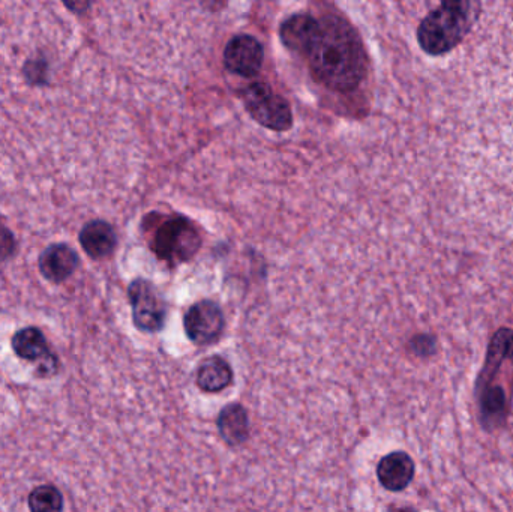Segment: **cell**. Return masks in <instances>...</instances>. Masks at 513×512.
I'll list each match as a JSON object with an SVG mask.
<instances>
[{
    "label": "cell",
    "instance_id": "cell-15",
    "mask_svg": "<svg viewBox=\"0 0 513 512\" xmlns=\"http://www.w3.org/2000/svg\"><path fill=\"white\" fill-rule=\"evenodd\" d=\"M513 356V331L512 329L501 328L495 332L489 343L488 356H486L485 368L480 374V382L492 379L497 373L498 367L504 359Z\"/></svg>",
    "mask_w": 513,
    "mask_h": 512
},
{
    "label": "cell",
    "instance_id": "cell-2",
    "mask_svg": "<svg viewBox=\"0 0 513 512\" xmlns=\"http://www.w3.org/2000/svg\"><path fill=\"white\" fill-rule=\"evenodd\" d=\"M479 5L471 2H443L428 14L417 29V41L431 56L446 55L462 43L474 20Z\"/></svg>",
    "mask_w": 513,
    "mask_h": 512
},
{
    "label": "cell",
    "instance_id": "cell-17",
    "mask_svg": "<svg viewBox=\"0 0 513 512\" xmlns=\"http://www.w3.org/2000/svg\"><path fill=\"white\" fill-rule=\"evenodd\" d=\"M504 407V392L501 391V388L488 389L485 397L482 400V409L485 413H494L501 412Z\"/></svg>",
    "mask_w": 513,
    "mask_h": 512
},
{
    "label": "cell",
    "instance_id": "cell-13",
    "mask_svg": "<svg viewBox=\"0 0 513 512\" xmlns=\"http://www.w3.org/2000/svg\"><path fill=\"white\" fill-rule=\"evenodd\" d=\"M219 436L227 445L239 446L246 442L249 436V418L245 407L239 403L227 404L219 412L218 419Z\"/></svg>",
    "mask_w": 513,
    "mask_h": 512
},
{
    "label": "cell",
    "instance_id": "cell-1",
    "mask_svg": "<svg viewBox=\"0 0 513 512\" xmlns=\"http://www.w3.org/2000/svg\"><path fill=\"white\" fill-rule=\"evenodd\" d=\"M318 23L317 38L306 55L315 79L332 91H353L365 77V53L359 35L335 14Z\"/></svg>",
    "mask_w": 513,
    "mask_h": 512
},
{
    "label": "cell",
    "instance_id": "cell-10",
    "mask_svg": "<svg viewBox=\"0 0 513 512\" xmlns=\"http://www.w3.org/2000/svg\"><path fill=\"white\" fill-rule=\"evenodd\" d=\"M78 263V254L69 245L53 244L42 251L39 257V271L45 280L59 284L74 274Z\"/></svg>",
    "mask_w": 513,
    "mask_h": 512
},
{
    "label": "cell",
    "instance_id": "cell-14",
    "mask_svg": "<svg viewBox=\"0 0 513 512\" xmlns=\"http://www.w3.org/2000/svg\"><path fill=\"white\" fill-rule=\"evenodd\" d=\"M233 368L221 356H210V358L201 361L197 370V383L200 391L216 394V392L224 391L225 388L233 382Z\"/></svg>",
    "mask_w": 513,
    "mask_h": 512
},
{
    "label": "cell",
    "instance_id": "cell-9",
    "mask_svg": "<svg viewBox=\"0 0 513 512\" xmlns=\"http://www.w3.org/2000/svg\"><path fill=\"white\" fill-rule=\"evenodd\" d=\"M414 472H416V466L413 458L404 451L384 455L377 466L378 482L393 493L405 490L413 481Z\"/></svg>",
    "mask_w": 513,
    "mask_h": 512
},
{
    "label": "cell",
    "instance_id": "cell-16",
    "mask_svg": "<svg viewBox=\"0 0 513 512\" xmlns=\"http://www.w3.org/2000/svg\"><path fill=\"white\" fill-rule=\"evenodd\" d=\"M27 505L30 512H62L63 496L54 485H39L30 491Z\"/></svg>",
    "mask_w": 513,
    "mask_h": 512
},
{
    "label": "cell",
    "instance_id": "cell-3",
    "mask_svg": "<svg viewBox=\"0 0 513 512\" xmlns=\"http://www.w3.org/2000/svg\"><path fill=\"white\" fill-rule=\"evenodd\" d=\"M201 247L197 229L185 218H170L156 230L152 248L165 262L182 263L192 259Z\"/></svg>",
    "mask_w": 513,
    "mask_h": 512
},
{
    "label": "cell",
    "instance_id": "cell-18",
    "mask_svg": "<svg viewBox=\"0 0 513 512\" xmlns=\"http://www.w3.org/2000/svg\"><path fill=\"white\" fill-rule=\"evenodd\" d=\"M14 235L6 227H0V260L8 259L14 253Z\"/></svg>",
    "mask_w": 513,
    "mask_h": 512
},
{
    "label": "cell",
    "instance_id": "cell-7",
    "mask_svg": "<svg viewBox=\"0 0 513 512\" xmlns=\"http://www.w3.org/2000/svg\"><path fill=\"white\" fill-rule=\"evenodd\" d=\"M11 346L18 358L29 362H39L42 376L48 377L57 373L59 361L48 347L41 329L35 328V326L20 329L12 337Z\"/></svg>",
    "mask_w": 513,
    "mask_h": 512
},
{
    "label": "cell",
    "instance_id": "cell-4",
    "mask_svg": "<svg viewBox=\"0 0 513 512\" xmlns=\"http://www.w3.org/2000/svg\"><path fill=\"white\" fill-rule=\"evenodd\" d=\"M243 103L249 115L272 131H288L293 125L290 106L264 83H252L243 92Z\"/></svg>",
    "mask_w": 513,
    "mask_h": 512
},
{
    "label": "cell",
    "instance_id": "cell-5",
    "mask_svg": "<svg viewBox=\"0 0 513 512\" xmlns=\"http://www.w3.org/2000/svg\"><path fill=\"white\" fill-rule=\"evenodd\" d=\"M132 320L141 332L161 331L167 319V305L155 287L146 280H135L128 289Z\"/></svg>",
    "mask_w": 513,
    "mask_h": 512
},
{
    "label": "cell",
    "instance_id": "cell-8",
    "mask_svg": "<svg viewBox=\"0 0 513 512\" xmlns=\"http://www.w3.org/2000/svg\"><path fill=\"white\" fill-rule=\"evenodd\" d=\"M263 62V46L251 35H237L231 38L225 47V68L237 76H257L258 71L263 67Z\"/></svg>",
    "mask_w": 513,
    "mask_h": 512
},
{
    "label": "cell",
    "instance_id": "cell-6",
    "mask_svg": "<svg viewBox=\"0 0 513 512\" xmlns=\"http://www.w3.org/2000/svg\"><path fill=\"white\" fill-rule=\"evenodd\" d=\"M225 320L221 307L213 301L192 305L183 317L186 337L198 346L216 343L224 332Z\"/></svg>",
    "mask_w": 513,
    "mask_h": 512
},
{
    "label": "cell",
    "instance_id": "cell-11",
    "mask_svg": "<svg viewBox=\"0 0 513 512\" xmlns=\"http://www.w3.org/2000/svg\"><path fill=\"white\" fill-rule=\"evenodd\" d=\"M318 29L320 23L317 19L308 14H296L282 23L279 35L287 49L306 56L317 38Z\"/></svg>",
    "mask_w": 513,
    "mask_h": 512
},
{
    "label": "cell",
    "instance_id": "cell-12",
    "mask_svg": "<svg viewBox=\"0 0 513 512\" xmlns=\"http://www.w3.org/2000/svg\"><path fill=\"white\" fill-rule=\"evenodd\" d=\"M78 239L87 256L92 259H104L116 250V232L105 221H90L81 229Z\"/></svg>",
    "mask_w": 513,
    "mask_h": 512
}]
</instances>
